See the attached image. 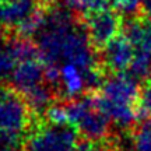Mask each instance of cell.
Listing matches in <instances>:
<instances>
[{
    "instance_id": "10",
    "label": "cell",
    "mask_w": 151,
    "mask_h": 151,
    "mask_svg": "<svg viewBox=\"0 0 151 151\" xmlns=\"http://www.w3.org/2000/svg\"><path fill=\"white\" fill-rule=\"evenodd\" d=\"M133 151H151V119H146L136 126L132 134Z\"/></svg>"
},
{
    "instance_id": "1",
    "label": "cell",
    "mask_w": 151,
    "mask_h": 151,
    "mask_svg": "<svg viewBox=\"0 0 151 151\" xmlns=\"http://www.w3.org/2000/svg\"><path fill=\"white\" fill-rule=\"evenodd\" d=\"M140 90L130 74H113L102 87V91L94 97L98 109L118 127L127 129L139 116Z\"/></svg>"
},
{
    "instance_id": "7",
    "label": "cell",
    "mask_w": 151,
    "mask_h": 151,
    "mask_svg": "<svg viewBox=\"0 0 151 151\" xmlns=\"http://www.w3.org/2000/svg\"><path fill=\"white\" fill-rule=\"evenodd\" d=\"M136 50L124 35H119L102 48V63L115 74L127 70L134 59Z\"/></svg>"
},
{
    "instance_id": "6",
    "label": "cell",
    "mask_w": 151,
    "mask_h": 151,
    "mask_svg": "<svg viewBox=\"0 0 151 151\" xmlns=\"http://www.w3.org/2000/svg\"><path fill=\"white\" fill-rule=\"evenodd\" d=\"M42 9V0H0V27L18 28Z\"/></svg>"
},
{
    "instance_id": "8",
    "label": "cell",
    "mask_w": 151,
    "mask_h": 151,
    "mask_svg": "<svg viewBox=\"0 0 151 151\" xmlns=\"http://www.w3.org/2000/svg\"><path fill=\"white\" fill-rule=\"evenodd\" d=\"M45 77H46L45 63L41 59H31L21 62L14 67V70L11 73L13 86L17 91H21L22 94L41 86Z\"/></svg>"
},
{
    "instance_id": "11",
    "label": "cell",
    "mask_w": 151,
    "mask_h": 151,
    "mask_svg": "<svg viewBox=\"0 0 151 151\" xmlns=\"http://www.w3.org/2000/svg\"><path fill=\"white\" fill-rule=\"evenodd\" d=\"M130 76L134 80H151V53L136 52L129 67Z\"/></svg>"
},
{
    "instance_id": "9",
    "label": "cell",
    "mask_w": 151,
    "mask_h": 151,
    "mask_svg": "<svg viewBox=\"0 0 151 151\" xmlns=\"http://www.w3.org/2000/svg\"><path fill=\"white\" fill-rule=\"evenodd\" d=\"M124 37L130 41L136 52L151 53V21L146 17H132L123 24Z\"/></svg>"
},
{
    "instance_id": "14",
    "label": "cell",
    "mask_w": 151,
    "mask_h": 151,
    "mask_svg": "<svg viewBox=\"0 0 151 151\" xmlns=\"http://www.w3.org/2000/svg\"><path fill=\"white\" fill-rule=\"evenodd\" d=\"M14 59L11 58L9 52H1L0 50V80L6 78L7 76H10V73H13L14 70Z\"/></svg>"
},
{
    "instance_id": "13",
    "label": "cell",
    "mask_w": 151,
    "mask_h": 151,
    "mask_svg": "<svg viewBox=\"0 0 151 151\" xmlns=\"http://www.w3.org/2000/svg\"><path fill=\"white\" fill-rule=\"evenodd\" d=\"M139 111L140 113L151 115V80L146 84V87L140 91V99H139Z\"/></svg>"
},
{
    "instance_id": "4",
    "label": "cell",
    "mask_w": 151,
    "mask_h": 151,
    "mask_svg": "<svg viewBox=\"0 0 151 151\" xmlns=\"http://www.w3.org/2000/svg\"><path fill=\"white\" fill-rule=\"evenodd\" d=\"M31 108L14 88L0 91V132L20 134L29 127Z\"/></svg>"
},
{
    "instance_id": "12",
    "label": "cell",
    "mask_w": 151,
    "mask_h": 151,
    "mask_svg": "<svg viewBox=\"0 0 151 151\" xmlns=\"http://www.w3.org/2000/svg\"><path fill=\"white\" fill-rule=\"evenodd\" d=\"M111 1L118 10L123 11L126 14H133L139 9H143L146 0H111Z\"/></svg>"
},
{
    "instance_id": "2",
    "label": "cell",
    "mask_w": 151,
    "mask_h": 151,
    "mask_svg": "<svg viewBox=\"0 0 151 151\" xmlns=\"http://www.w3.org/2000/svg\"><path fill=\"white\" fill-rule=\"evenodd\" d=\"M65 112L67 122L87 140L102 141L108 136L111 120L98 109L94 98L87 97L71 102Z\"/></svg>"
},
{
    "instance_id": "3",
    "label": "cell",
    "mask_w": 151,
    "mask_h": 151,
    "mask_svg": "<svg viewBox=\"0 0 151 151\" xmlns=\"http://www.w3.org/2000/svg\"><path fill=\"white\" fill-rule=\"evenodd\" d=\"M78 132L69 122L39 126L28 137L25 151H77L80 144Z\"/></svg>"
},
{
    "instance_id": "15",
    "label": "cell",
    "mask_w": 151,
    "mask_h": 151,
    "mask_svg": "<svg viewBox=\"0 0 151 151\" xmlns=\"http://www.w3.org/2000/svg\"><path fill=\"white\" fill-rule=\"evenodd\" d=\"M143 13H144V17L147 20L151 21V0H146L144 4H143Z\"/></svg>"
},
{
    "instance_id": "5",
    "label": "cell",
    "mask_w": 151,
    "mask_h": 151,
    "mask_svg": "<svg viewBox=\"0 0 151 151\" xmlns=\"http://www.w3.org/2000/svg\"><path fill=\"white\" fill-rule=\"evenodd\" d=\"M122 18L116 11L105 9L87 14L86 29L90 42L95 48H105L112 39L119 37L122 29Z\"/></svg>"
},
{
    "instance_id": "16",
    "label": "cell",
    "mask_w": 151,
    "mask_h": 151,
    "mask_svg": "<svg viewBox=\"0 0 151 151\" xmlns=\"http://www.w3.org/2000/svg\"><path fill=\"white\" fill-rule=\"evenodd\" d=\"M1 42H3V35H1V32H0V45H1Z\"/></svg>"
}]
</instances>
